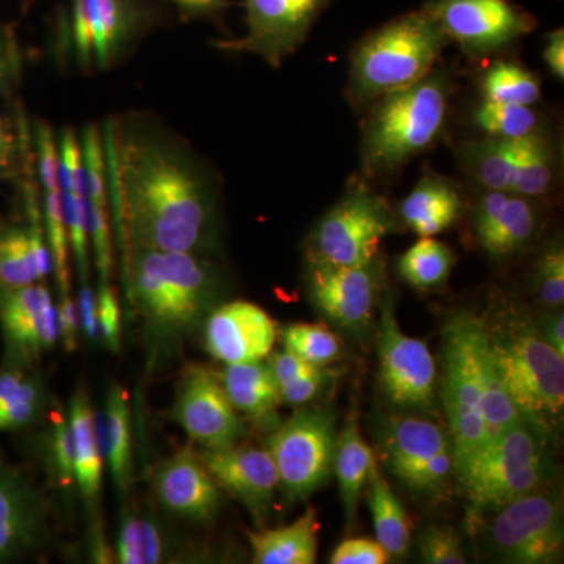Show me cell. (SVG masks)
Segmentation results:
<instances>
[{
    "mask_svg": "<svg viewBox=\"0 0 564 564\" xmlns=\"http://www.w3.org/2000/svg\"><path fill=\"white\" fill-rule=\"evenodd\" d=\"M333 0H245L247 33L242 39L217 41L215 47L261 57L273 68L299 50L315 21Z\"/></svg>",
    "mask_w": 564,
    "mask_h": 564,
    "instance_id": "obj_12",
    "label": "cell"
},
{
    "mask_svg": "<svg viewBox=\"0 0 564 564\" xmlns=\"http://www.w3.org/2000/svg\"><path fill=\"white\" fill-rule=\"evenodd\" d=\"M43 386L25 367L7 362L0 370V433L25 429L40 417Z\"/></svg>",
    "mask_w": 564,
    "mask_h": 564,
    "instance_id": "obj_30",
    "label": "cell"
},
{
    "mask_svg": "<svg viewBox=\"0 0 564 564\" xmlns=\"http://www.w3.org/2000/svg\"><path fill=\"white\" fill-rule=\"evenodd\" d=\"M68 423L73 440L74 478L88 507H95L101 494L104 455L96 430V415L84 391L74 393Z\"/></svg>",
    "mask_w": 564,
    "mask_h": 564,
    "instance_id": "obj_21",
    "label": "cell"
},
{
    "mask_svg": "<svg viewBox=\"0 0 564 564\" xmlns=\"http://www.w3.org/2000/svg\"><path fill=\"white\" fill-rule=\"evenodd\" d=\"M380 292L377 259L366 265H329L310 261V293L315 306L337 325L361 329L372 318Z\"/></svg>",
    "mask_w": 564,
    "mask_h": 564,
    "instance_id": "obj_16",
    "label": "cell"
},
{
    "mask_svg": "<svg viewBox=\"0 0 564 564\" xmlns=\"http://www.w3.org/2000/svg\"><path fill=\"white\" fill-rule=\"evenodd\" d=\"M214 480L250 510L262 522L272 507L274 491L280 488L276 467L267 451L250 447H226L198 454Z\"/></svg>",
    "mask_w": 564,
    "mask_h": 564,
    "instance_id": "obj_18",
    "label": "cell"
},
{
    "mask_svg": "<svg viewBox=\"0 0 564 564\" xmlns=\"http://www.w3.org/2000/svg\"><path fill=\"white\" fill-rule=\"evenodd\" d=\"M484 321L456 315L444 329V403L454 437V467L485 444L481 381L478 367Z\"/></svg>",
    "mask_w": 564,
    "mask_h": 564,
    "instance_id": "obj_7",
    "label": "cell"
},
{
    "mask_svg": "<svg viewBox=\"0 0 564 564\" xmlns=\"http://www.w3.org/2000/svg\"><path fill=\"white\" fill-rule=\"evenodd\" d=\"M207 351L228 364L262 361L276 343V326L256 304L232 302L212 311L206 323Z\"/></svg>",
    "mask_w": 564,
    "mask_h": 564,
    "instance_id": "obj_17",
    "label": "cell"
},
{
    "mask_svg": "<svg viewBox=\"0 0 564 564\" xmlns=\"http://www.w3.org/2000/svg\"><path fill=\"white\" fill-rule=\"evenodd\" d=\"M58 337H62L66 351L76 350L77 333H79L80 318L77 304L74 303L70 293L61 295L57 306Z\"/></svg>",
    "mask_w": 564,
    "mask_h": 564,
    "instance_id": "obj_49",
    "label": "cell"
},
{
    "mask_svg": "<svg viewBox=\"0 0 564 564\" xmlns=\"http://www.w3.org/2000/svg\"><path fill=\"white\" fill-rule=\"evenodd\" d=\"M395 229V218L383 196L356 184L315 226L310 261L366 265L377 259L381 240Z\"/></svg>",
    "mask_w": 564,
    "mask_h": 564,
    "instance_id": "obj_8",
    "label": "cell"
},
{
    "mask_svg": "<svg viewBox=\"0 0 564 564\" xmlns=\"http://www.w3.org/2000/svg\"><path fill=\"white\" fill-rule=\"evenodd\" d=\"M267 366H269L270 372H272L278 388L282 384L300 380V378L310 377V375H313L321 369V367L313 366V364L304 361V359L296 356L295 352L289 350L273 355Z\"/></svg>",
    "mask_w": 564,
    "mask_h": 564,
    "instance_id": "obj_46",
    "label": "cell"
},
{
    "mask_svg": "<svg viewBox=\"0 0 564 564\" xmlns=\"http://www.w3.org/2000/svg\"><path fill=\"white\" fill-rule=\"evenodd\" d=\"M154 491L166 511L191 521H210L220 508V486L191 451L180 452L159 467Z\"/></svg>",
    "mask_w": 564,
    "mask_h": 564,
    "instance_id": "obj_20",
    "label": "cell"
},
{
    "mask_svg": "<svg viewBox=\"0 0 564 564\" xmlns=\"http://www.w3.org/2000/svg\"><path fill=\"white\" fill-rule=\"evenodd\" d=\"M50 458L54 463L55 475L63 486H69L76 481L74 478L73 440L68 421L55 415L52 423V436L50 437Z\"/></svg>",
    "mask_w": 564,
    "mask_h": 564,
    "instance_id": "obj_42",
    "label": "cell"
},
{
    "mask_svg": "<svg viewBox=\"0 0 564 564\" xmlns=\"http://www.w3.org/2000/svg\"><path fill=\"white\" fill-rule=\"evenodd\" d=\"M334 417L328 410H300L270 436L269 454L289 502L307 499L333 469Z\"/></svg>",
    "mask_w": 564,
    "mask_h": 564,
    "instance_id": "obj_9",
    "label": "cell"
},
{
    "mask_svg": "<svg viewBox=\"0 0 564 564\" xmlns=\"http://www.w3.org/2000/svg\"><path fill=\"white\" fill-rule=\"evenodd\" d=\"M556 155L543 129L514 140V172L511 193L534 199L547 195L555 182Z\"/></svg>",
    "mask_w": 564,
    "mask_h": 564,
    "instance_id": "obj_29",
    "label": "cell"
},
{
    "mask_svg": "<svg viewBox=\"0 0 564 564\" xmlns=\"http://www.w3.org/2000/svg\"><path fill=\"white\" fill-rule=\"evenodd\" d=\"M221 384L232 406L254 421H269L280 406L276 381L262 361L228 364Z\"/></svg>",
    "mask_w": 564,
    "mask_h": 564,
    "instance_id": "obj_27",
    "label": "cell"
},
{
    "mask_svg": "<svg viewBox=\"0 0 564 564\" xmlns=\"http://www.w3.org/2000/svg\"><path fill=\"white\" fill-rule=\"evenodd\" d=\"M538 299L545 306L562 307L564 302V251L554 245L541 256L534 273Z\"/></svg>",
    "mask_w": 564,
    "mask_h": 564,
    "instance_id": "obj_39",
    "label": "cell"
},
{
    "mask_svg": "<svg viewBox=\"0 0 564 564\" xmlns=\"http://www.w3.org/2000/svg\"><path fill=\"white\" fill-rule=\"evenodd\" d=\"M540 332L543 334L544 339L552 345L555 351L564 356V317L562 313L547 315L543 322L540 323Z\"/></svg>",
    "mask_w": 564,
    "mask_h": 564,
    "instance_id": "obj_53",
    "label": "cell"
},
{
    "mask_svg": "<svg viewBox=\"0 0 564 564\" xmlns=\"http://www.w3.org/2000/svg\"><path fill=\"white\" fill-rule=\"evenodd\" d=\"M544 62L547 63L549 69L556 79L563 80L564 77V31L556 29V31L549 33L547 44L544 47Z\"/></svg>",
    "mask_w": 564,
    "mask_h": 564,
    "instance_id": "obj_52",
    "label": "cell"
},
{
    "mask_svg": "<svg viewBox=\"0 0 564 564\" xmlns=\"http://www.w3.org/2000/svg\"><path fill=\"white\" fill-rule=\"evenodd\" d=\"M484 326L497 372L522 421L541 432L555 429L564 408V356L518 311L494 314Z\"/></svg>",
    "mask_w": 564,
    "mask_h": 564,
    "instance_id": "obj_2",
    "label": "cell"
},
{
    "mask_svg": "<svg viewBox=\"0 0 564 564\" xmlns=\"http://www.w3.org/2000/svg\"><path fill=\"white\" fill-rule=\"evenodd\" d=\"M129 289L154 332L192 328L217 295L214 269L196 252L131 248Z\"/></svg>",
    "mask_w": 564,
    "mask_h": 564,
    "instance_id": "obj_5",
    "label": "cell"
},
{
    "mask_svg": "<svg viewBox=\"0 0 564 564\" xmlns=\"http://www.w3.org/2000/svg\"><path fill=\"white\" fill-rule=\"evenodd\" d=\"M117 562L120 564H144L143 518L126 511L122 514L117 540Z\"/></svg>",
    "mask_w": 564,
    "mask_h": 564,
    "instance_id": "obj_43",
    "label": "cell"
},
{
    "mask_svg": "<svg viewBox=\"0 0 564 564\" xmlns=\"http://www.w3.org/2000/svg\"><path fill=\"white\" fill-rule=\"evenodd\" d=\"M447 448L452 447L443 430L425 419H400L386 437L389 467L404 485L419 467Z\"/></svg>",
    "mask_w": 564,
    "mask_h": 564,
    "instance_id": "obj_23",
    "label": "cell"
},
{
    "mask_svg": "<svg viewBox=\"0 0 564 564\" xmlns=\"http://www.w3.org/2000/svg\"><path fill=\"white\" fill-rule=\"evenodd\" d=\"M378 351L381 384L393 403L426 406L432 402L436 384L432 352L423 340L403 334L391 303L381 306Z\"/></svg>",
    "mask_w": 564,
    "mask_h": 564,
    "instance_id": "obj_14",
    "label": "cell"
},
{
    "mask_svg": "<svg viewBox=\"0 0 564 564\" xmlns=\"http://www.w3.org/2000/svg\"><path fill=\"white\" fill-rule=\"evenodd\" d=\"M317 514L313 508L291 525L250 532L252 562L258 564H313L317 558Z\"/></svg>",
    "mask_w": 564,
    "mask_h": 564,
    "instance_id": "obj_25",
    "label": "cell"
},
{
    "mask_svg": "<svg viewBox=\"0 0 564 564\" xmlns=\"http://www.w3.org/2000/svg\"><path fill=\"white\" fill-rule=\"evenodd\" d=\"M173 414L193 443L206 451L232 447L245 434L243 423L221 381L206 367L192 366L184 373Z\"/></svg>",
    "mask_w": 564,
    "mask_h": 564,
    "instance_id": "obj_13",
    "label": "cell"
},
{
    "mask_svg": "<svg viewBox=\"0 0 564 564\" xmlns=\"http://www.w3.org/2000/svg\"><path fill=\"white\" fill-rule=\"evenodd\" d=\"M14 139L13 133L10 132V129L7 128L6 121L0 117V140H11Z\"/></svg>",
    "mask_w": 564,
    "mask_h": 564,
    "instance_id": "obj_55",
    "label": "cell"
},
{
    "mask_svg": "<svg viewBox=\"0 0 564 564\" xmlns=\"http://www.w3.org/2000/svg\"><path fill=\"white\" fill-rule=\"evenodd\" d=\"M40 282L28 228H0V285L21 288Z\"/></svg>",
    "mask_w": 564,
    "mask_h": 564,
    "instance_id": "obj_36",
    "label": "cell"
},
{
    "mask_svg": "<svg viewBox=\"0 0 564 564\" xmlns=\"http://www.w3.org/2000/svg\"><path fill=\"white\" fill-rule=\"evenodd\" d=\"M532 202L510 192L499 217L486 231L478 234L481 248L494 258L521 251L536 232L538 215Z\"/></svg>",
    "mask_w": 564,
    "mask_h": 564,
    "instance_id": "obj_31",
    "label": "cell"
},
{
    "mask_svg": "<svg viewBox=\"0 0 564 564\" xmlns=\"http://www.w3.org/2000/svg\"><path fill=\"white\" fill-rule=\"evenodd\" d=\"M451 82L426 74L417 84L373 102L362 135L364 170L388 174L432 147L447 121Z\"/></svg>",
    "mask_w": 564,
    "mask_h": 564,
    "instance_id": "obj_4",
    "label": "cell"
},
{
    "mask_svg": "<svg viewBox=\"0 0 564 564\" xmlns=\"http://www.w3.org/2000/svg\"><path fill=\"white\" fill-rule=\"evenodd\" d=\"M0 329L7 362L29 367L58 340L57 307L44 285H0Z\"/></svg>",
    "mask_w": 564,
    "mask_h": 564,
    "instance_id": "obj_15",
    "label": "cell"
},
{
    "mask_svg": "<svg viewBox=\"0 0 564 564\" xmlns=\"http://www.w3.org/2000/svg\"><path fill=\"white\" fill-rule=\"evenodd\" d=\"M448 41L484 57L536 29L532 13L511 0H429L423 6Z\"/></svg>",
    "mask_w": 564,
    "mask_h": 564,
    "instance_id": "obj_10",
    "label": "cell"
},
{
    "mask_svg": "<svg viewBox=\"0 0 564 564\" xmlns=\"http://www.w3.org/2000/svg\"><path fill=\"white\" fill-rule=\"evenodd\" d=\"M456 258L447 245L421 237L399 261V272L408 284L415 289L437 288L444 284L454 270Z\"/></svg>",
    "mask_w": 564,
    "mask_h": 564,
    "instance_id": "obj_34",
    "label": "cell"
},
{
    "mask_svg": "<svg viewBox=\"0 0 564 564\" xmlns=\"http://www.w3.org/2000/svg\"><path fill=\"white\" fill-rule=\"evenodd\" d=\"M421 555L430 564H464L462 541L458 534L447 527L432 525L422 533Z\"/></svg>",
    "mask_w": 564,
    "mask_h": 564,
    "instance_id": "obj_40",
    "label": "cell"
},
{
    "mask_svg": "<svg viewBox=\"0 0 564 564\" xmlns=\"http://www.w3.org/2000/svg\"><path fill=\"white\" fill-rule=\"evenodd\" d=\"M285 350L295 352L313 366L325 367L340 355V343L336 334L321 325L296 323L282 332Z\"/></svg>",
    "mask_w": 564,
    "mask_h": 564,
    "instance_id": "obj_38",
    "label": "cell"
},
{
    "mask_svg": "<svg viewBox=\"0 0 564 564\" xmlns=\"http://www.w3.org/2000/svg\"><path fill=\"white\" fill-rule=\"evenodd\" d=\"M143 554L144 564L165 562V541L154 522L148 521V519H143Z\"/></svg>",
    "mask_w": 564,
    "mask_h": 564,
    "instance_id": "obj_51",
    "label": "cell"
},
{
    "mask_svg": "<svg viewBox=\"0 0 564 564\" xmlns=\"http://www.w3.org/2000/svg\"><path fill=\"white\" fill-rule=\"evenodd\" d=\"M458 188L444 177H423L403 199L400 217L421 237H433L454 225L462 212Z\"/></svg>",
    "mask_w": 564,
    "mask_h": 564,
    "instance_id": "obj_22",
    "label": "cell"
},
{
    "mask_svg": "<svg viewBox=\"0 0 564 564\" xmlns=\"http://www.w3.org/2000/svg\"><path fill=\"white\" fill-rule=\"evenodd\" d=\"M77 310H79L80 326L85 336L91 343H96L99 337L98 310H96L95 292L88 281L82 282Z\"/></svg>",
    "mask_w": 564,
    "mask_h": 564,
    "instance_id": "obj_50",
    "label": "cell"
},
{
    "mask_svg": "<svg viewBox=\"0 0 564 564\" xmlns=\"http://www.w3.org/2000/svg\"><path fill=\"white\" fill-rule=\"evenodd\" d=\"M120 223L129 247L196 252L209 243L214 196L202 170L169 141L124 139L118 155Z\"/></svg>",
    "mask_w": 564,
    "mask_h": 564,
    "instance_id": "obj_1",
    "label": "cell"
},
{
    "mask_svg": "<svg viewBox=\"0 0 564 564\" xmlns=\"http://www.w3.org/2000/svg\"><path fill=\"white\" fill-rule=\"evenodd\" d=\"M375 456L372 448L364 441L358 423L348 422L344 432L336 440L333 467L339 481L340 499H343L347 524L355 521L359 499L372 474Z\"/></svg>",
    "mask_w": 564,
    "mask_h": 564,
    "instance_id": "obj_28",
    "label": "cell"
},
{
    "mask_svg": "<svg viewBox=\"0 0 564 564\" xmlns=\"http://www.w3.org/2000/svg\"><path fill=\"white\" fill-rule=\"evenodd\" d=\"M98 310L99 336L110 351L118 352L121 348V311L117 295L110 284H101L96 295Z\"/></svg>",
    "mask_w": 564,
    "mask_h": 564,
    "instance_id": "obj_41",
    "label": "cell"
},
{
    "mask_svg": "<svg viewBox=\"0 0 564 564\" xmlns=\"http://www.w3.org/2000/svg\"><path fill=\"white\" fill-rule=\"evenodd\" d=\"M475 122L488 137L521 140L541 131L540 115L530 106L484 101L475 111Z\"/></svg>",
    "mask_w": 564,
    "mask_h": 564,
    "instance_id": "obj_37",
    "label": "cell"
},
{
    "mask_svg": "<svg viewBox=\"0 0 564 564\" xmlns=\"http://www.w3.org/2000/svg\"><path fill=\"white\" fill-rule=\"evenodd\" d=\"M391 558L378 541L367 538H350L337 545L333 552V564H386Z\"/></svg>",
    "mask_w": 564,
    "mask_h": 564,
    "instance_id": "obj_44",
    "label": "cell"
},
{
    "mask_svg": "<svg viewBox=\"0 0 564 564\" xmlns=\"http://www.w3.org/2000/svg\"><path fill=\"white\" fill-rule=\"evenodd\" d=\"M452 467H454V454H452V448H447V451L440 452L419 467L413 477L406 481V485L410 488L419 489V491L433 489L434 486L440 485L448 477Z\"/></svg>",
    "mask_w": 564,
    "mask_h": 564,
    "instance_id": "obj_47",
    "label": "cell"
},
{
    "mask_svg": "<svg viewBox=\"0 0 564 564\" xmlns=\"http://www.w3.org/2000/svg\"><path fill=\"white\" fill-rule=\"evenodd\" d=\"M367 484L370 485L367 497L372 511L377 541L383 545L391 558L403 556L410 549L413 533L410 516L404 511L399 497L392 492L391 486L378 473L377 466L373 467Z\"/></svg>",
    "mask_w": 564,
    "mask_h": 564,
    "instance_id": "obj_32",
    "label": "cell"
},
{
    "mask_svg": "<svg viewBox=\"0 0 564 564\" xmlns=\"http://www.w3.org/2000/svg\"><path fill=\"white\" fill-rule=\"evenodd\" d=\"M90 25L93 63L107 69L120 57L137 28L132 0H84Z\"/></svg>",
    "mask_w": 564,
    "mask_h": 564,
    "instance_id": "obj_26",
    "label": "cell"
},
{
    "mask_svg": "<svg viewBox=\"0 0 564 564\" xmlns=\"http://www.w3.org/2000/svg\"><path fill=\"white\" fill-rule=\"evenodd\" d=\"M447 43L423 7L364 36L351 55L348 91L352 102L373 104L417 84L432 73Z\"/></svg>",
    "mask_w": 564,
    "mask_h": 564,
    "instance_id": "obj_3",
    "label": "cell"
},
{
    "mask_svg": "<svg viewBox=\"0 0 564 564\" xmlns=\"http://www.w3.org/2000/svg\"><path fill=\"white\" fill-rule=\"evenodd\" d=\"M21 55L13 33L0 28V96L20 79Z\"/></svg>",
    "mask_w": 564,
    "mask_h": 564,
    "instance_id": "obj_48",
    "label": "cell"
},
{
    "mask_svg": "<svg viewBox=\"0 0 564 564\" xmlns=\"http://www.w3.org/2000/svg\"><path fill=\"white\" fill-rule=\"evenodd\" d=\"M462 158L467 172L485 191L510 192L514 172V140L470 141L463 147Z\"/></svg>",
    "mask_w": 564,
    "mask_h": 564,
    "instance_id": "obj_33",
    "label": "cell"
},
{
    "mask_svg": "<svg viewBox=\"0 0 564 564\" xmlns=\"http://www.w3.org/2000/svg\"><path fill=\"white\" fill-rule=\"evenodd\" d=\"M95 415L104 462L109 467L117 488L126 491L132 473V430L124 389L118 384L111 386L104 410Z\"/></svg>",
    "mask_w": 564,
    "mask_h": 564,
    "instance_id": "obj_24",
    "label": "cell"
},
{
    "mask_svg": "<svg viewBox=\"0 0 564 564\" xmlns=\"http://www.w3.org/2000/svg\"><path fill=\"white\" fill-rule=\"evenodd\" d=\"M474 514L499 511L519 497L538 491L544 477L543 454L524 422L494 437L458 467Z\"/></svg>",
    "mask_w": 564,
    "mask_h": 564,
    "instance_id": "obj_6",
    "label": "cell"
},
{
    "mask_svg": "<svg viewBox=\"0 0 564 564\" xmlns=\"http://www.w3.org/2000/svg\"><path fill=\"white\" fill-rule=\"evenodd\" d=\"M496 513L489 538L497 554L508 562L545 564L562 556L563 516L555 497L538 489Z\"/></svg>",
    "mask_w": 564,
    "mask_h": 564,
    "instance_id": "obj_11",
    "label": "cell"
},
{
    "mask_svg": "<svg viewBox=\"0 0 564 564\" xmlns=\"http://www.w3.org/2000/svg\"><path fill=\"white\" fill-rule=\"evenodd\" d=\"M333 373L328 369H321L310 377L300 378L292 383L282 384L278 388L280 391L281 403L300 406V404L310 403L321 393L322 389L332 381Z\"/></svg>",
    "mask_w": 564,
    "mask_h": 564,
    "instance_id": "obj_45",
    "label": "cell"
},
{
    "mask_svg": "<svg viewBox=\"0 0 564 564\" xmlns=\"http://www.w3.org/2000/svg\"><path fill=\"white\" fill-rule=\"evenodd\" d=\"M481 93L484 101L533 107L541 98V82L524 66L500 61L485 70Z\"/></svg>",
    "mask_w": 564,
    "mask_h": 564,
    "instance_id": "obj_35",
    "label": "cell"
},
{
    "mask_svg": "<svg viewBox=\"0 0 564 564\" xmlns=\"http://www.w3.org/2000/svg\"><path fill=\"white\" fill-rule=\"evenodd\" d=\"M173 2L185 13L204 17V14L217 13L223 9L226 0H173Z\"/></svg>",
    "mask_w": 564,
    "mask_h": 564,
    "instance_id": "obj_54",
    "label": "cell"
},
{
    "mask_svg": "<svg viewBox=\"0 0 564 564\" xmlns=\"http://www.w3.org/2000/svg\"><path fill=\"white\" fill-rule=\"evenodd\" d=\"M44 532L43 497L21 470L0 458V563L31 554Z\"/></svg>",
    "mask_w": 564,
    "mask_h": 564,
    "instance_id": "obj_19",
    "label": "cell"
}]
</instances>
